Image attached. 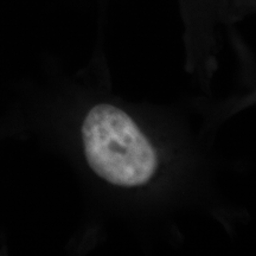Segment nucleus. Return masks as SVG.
<instances>
[{
    "mask_svg": "<svg viewBox=\"0 0 256 256\" xmlns=\"http://www.w3.org/2000/svg\"><path fill=\"white\" fill-rule=\"evenodd\" d=\"M81 140L89 168L113 186H145L158 174V148L122 108L104 102L89 108L82 120Z\"/></svg>",
    "mask_w": 256,
    "mask_h": 256,
    "instance_id": "1",
    "label": "nucleus"
}]
</instances>
